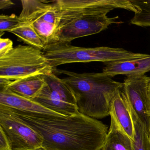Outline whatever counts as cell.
Here are the masks:
<instances>
[{
  "label": "cell",
  "instance_id": "6da1fadb",
  "mask_svg": "<svg viewBox=\"0 0 150 150\" xmlns=\"http://www.w3.org/2000/svg\"><path fill=\"white\" fill-rule=\"evenodd\" d=\"M0 112L10 114L42 137V147L50 150H101L108 126L79 112L71 116L33 113L0 105Z\"/></svg>",
  "mask_w": 150,
  "mask_h": 150
},
{
  "label": "cell",
  "instance_id": "7a4b0ae2",
  "mask_svg": "<svg viewBox=\"0 0 150 150\" xmlns=\"http://www.w3.org/2000/svg\"><path fill=\"white\" fill-rule=\"evenodd\" d=\"M53 73L65 75L63 79L74 93L79 112L95 119L110 115V100L123 87V82L102 72L79 73L54 68Z\"/></svg>",
  "mask_w": 150,
  "mask_h": 150
},
{
  "label": "cell",
  "instance_id": "3957f363",
  "mask_svg": "<svg viewBox=\"0 0 150 150\" xmlns=\"http://www.w3.org/2000/svg\"><path fill=\"white\" fill-rule=\"evenodd\" d=\"M43 51L53 68L61 65L76 63L100 62L106 65L143 58L150 55L132 52L122 48H85L67 43L55 44L46 47Z\"/></svg>",
  "mask_w": 150,
  "mask_h": 150
},
{
  "label": "cell",
  "instance_id": "277c9868",
  "mask_svg": "<svg viewBox=\"0 0 150 150\" xmlns=\"http://www.w3.org/2000/svg\"><path fill=\"white\" fill-rule=\"evenodd\" d=\"M53 68L43 51L19 45L0 57V78L13 81L53 73Z\"/></svg>",
  "mask_w": 150,
  "mask_h": 150
},
{
  "label": "cell",
  "instance_id": "5b68a950",
  "mask_svg": "<svg viewBox=\"0 0 150 150\" xmlns=\"http://www.w3.org/2000/svg\"><path fill=\"white\" fill-rule=\"evenodd\" d=\"M21 22L33 27L45 48L59 42L61 16L55 1L22 0Z\"/></svg>",
  "mask_w": 150,
  "mask_h": 150
},
{
  "label": "cell",
  "instance_id": "8992f818",
  "mask_svg": "<svg viewBox=\"0 0 150 150\" xmlns=\"http://www.w3.org/2000/svg\"><path fill=\"white\" fill-rule=\"evenodd\" d=\"M61 16L59 34L62 28L77 16L86 13L107 15L115 9L134 12L136 7L130 0H55Z\"/></svg>",
  "mask_w": 150,
  "mask_h": 150
},
{
  "label": "cell",
  "instance_id": "52a82bcc",
  "mask_svg": "<svg viewBox=\"0 0 150 150\" xmlns=\"http://www.w3.org/2000/svg\"><path fill=\"white\" fill-rule=\"evenodd\" d=\"M118 16L109 17L107 15L86 13L77 16L65 26L59 32L58 43H70L74 39L92 35L105 30L113 24H120Z\"/></svg>",
  "mask_w": 150,
  "mask_h": 150
},
{
  "label": "cell",
  "instance_id": "ba28073f",
  "mask_svg": "<svg viewBox=\"0 0 150 150\" xmlns=\"http://www.w3.org/2000/svg\"><path fill=\"white\" fill-rule=\"evenodd\" d=\"M150 77L145 74L126 77L122 89L132 112L146 127L150 128V98L148 93Z\"/></svg>",
  "mask_w": 150,
  "mask_h": 150
},
{
  "label": "cell",
  "instance_id": "9c48e42d",
  "mask_svg": "<svg viewBox=\"0 0 150 150\" xmlns=\"http://www.w3.org/2000/svg\"><path fill=\"white\" fill-rule=\"evenodd\" d=\"M0 127L13 150H36L42 146V137L35 130L10 114L0 112Z\"/></svg>",
  "mask_w": 150,
  "mask_h": 150
},
{
  "label": "cell",
  "instance_id": "30bf717a",
  "mask_svg": "<svg viewBox=\"0 0 150 150\" xmlns=\"http://www.w3.org/2000/svg\"><path fill=\"white\" fill-rule=\"evenodd\" d=\"M110 122L126 134L132 140L134 135L132 110L125 94L122 89L117 91L109 104Z\"/></svg>",
  "mask_w": 150,
  "mask_h": 150
},
{
  "label": "cell",
  "instance_id": "8fae6325",
  "mask_svg": "<svg viewBox=\"0 0 150 150\" xmlns=\"http://www.w3.org/2000/svg\"><path fill=\"white\" fill-rule=\"evenodd\" d=\"M0 105L27 112L66 116L50 110L32 100L20 96L7 88H0Z\"/></svg>",
  "mask_w": 150,
  "mask_h": 150
},
{
  "label": "cell",
  "instance_id": "7c38bea8",
  "mask_svg": "<svg viewBox=\"0 0 150 150\" xmlns=\"http://www.w3.org/2000/svg\"><path fill=\"white\" fill-rule=\"evenodd\" d=\"M149 71L150 55L143 58L108 64L102 70V72L112 78L119 75L126 77L143 75Z\"/></svg>",
  "mask_w": 150,
  "mask_h": 150
},
{
  "label": "cell",
  "instance_id": "4fadbf2b",
  "mask_svg": "<svg viewBox=\"0 0 150 150\" xmlns=\"http://www.w3.org/2000/svg\"><path fill=\"white\" fill-rule=\"evenodd\" d=\"M32 100L55 113L66 116L79 113L77 105L68 103L52 93L47 84Z\"/></svg>",
  "mask_w": 150,
  "mask_h": 150
},
{
  "label": "cell",
  "instance_id": "5bb4252c",
  "mask_svg": "<svg viewBox=\"0 0 150 150\" xmlns=\"http://www.w3.org/2000/svg\"><path fill=\"white\" fill-rule=\"evenodd\" d=\"M46 84L42 75H40L11 81L7 88L20 96L32 100Z\"/></svg>",
  "mask_w": 150,
  "mask_h": 150
},
{
  "label": "cell",
  "instance_id": "9a60e30c",
  "mask_svg": "<svg viewBox=\"0 0 150 150\" xmlns=\"http://www.w3.org/2000/svg\"><path fill=\"white\" fill-rule=\"evenodd\" d=\"M101 150H132V139L114 123L110 126Z\"/></svg>",
  "mask_w": 150,
  "mask_h": 150
},
{
  "label": "cell",
  "instance_id": "2e32d148",
  "mask_svg": "<svg viewBox=\"0 0 150 150\" xmlns=\"http://www.w3.org/2000/svg\"><path fill=\"white\" fill-rule=\"evenodd\" d=\"M42 76L53 93L63 100L77 105V100L74 93L63 79L59 78L53 73Z\"/></svg>",
  "mask_w": 150,
  "mask_h": 150
},
{
  "label": "cell",
  "instance_id": "e0dca14e",
  "mask_svg": "<svg viewBox=\"0 0 150 150\" xmlns=\"http://www.w3.org/2000/svg\"><path fill=\"white\" fill-rule=\"evenodd\" d=\"M9 32L15 35L24 43L30 46L42 51L45 50V46L41 38L33 27L28 23L21 22L17 28Z\"/></svg>",
  "mask_w": 150,
  "mask_h": 150
},
{
  "label": "cell",
  "instance_id": "ac0fdd59",
  "mask_svg": "<svg viewBox=\"0 0 150 150\" xmlns=\"http://www.w3.org/2000/svg\"><path fill=\"white\" fill-rule=\"evenodd\" d=\"M132 116L134 125V138L132 140V150H150L149 132L132 111Z\"/></svg>",
  "mask_w": 150,
  "mask_h": 150
},
{
  "label": "cell",
  "instance_id": "d6986e66",
  "mask_svg": "<svg viewBox=\"0 0 150 150\" xmlns=\"http://www.w3.org/2000/svg\"><path fill=\"white\" fill-rule=\"evenodd\" d=\"M131 1L139 8V12L134 13L133 18L130 21V23L138 27H150V0Z\"/></svg>",
  "mask_w": 150,
  "mask_h": 150
},
{
  "label": "cell",
  "instance_id": "ffe728a7",
  "mask_svg": "<svg viewBox=\"0 0 150 150\" xmlns=\"http://www.w3.org/2000/svg\"><path fill=\"white\" fill-rule=\"evenodd\" d=\"M21 22L19 16L13 14L11 15L1 14L0 15V35L2 36L5 31L9 32L17 28Z\"/></svg>",
  "mask_w": 150,
  "mask_h": 150
},
{
  "label": "cell",
  "instance_id": "44dd1931",
  "mask_svg": "<svg viewBox=\"0 0 150 150\" xmlns=\"http://www.w3.org/2000/svg\"><path fill=\"white\" fill-rule=\"evenodd\" d=\"M14 47L13 42L9 38H0V57L9 53Z\"/></svg>",
  "mask_w": 150,
  "mask_h": 150
},
{
  "label": "cell",
  "instance_id": "7402d4cb",
  "mask_svg": "<svg viewBox=\"0 0 150 150\" xmlns=\"http://www.w3.org/2000/svg\"><path fill=\"white\" fill-rule=\"evenodd\" d=\"M0 150H13L11 144L2 128L0 127Z\"/></svg>",
  "mask_w": 150,
  "mask_h": 150
},
{
  "label": "cell",
  "instance_id": "603a6c76",
  "mask_svg": "<svg viewBox=\"0 0 150 150\" xmlns=\"http://www.w3.org/2000/svg\"><path fill=\"white\" fill-rule=\"evenodd\" d=\"M15 5L11 0H0V9H6L10 8Z\"/></svg>",
  "mask_w": 150,
  "mask_h": 150
},
{
  "label": "cell",
  "instance_id": "cb8c5ba5",
  "mask_svg": "<svg viewBox=\"0 0 150 150\" xmlns=\"http://www.w3.org/2000/svg\"><path fill=\"white\" fill-rule=\"evenodd\" d=\"M36 150H49V149H47V148H45V147H40V148H38V149H37Z\"/></svg>",
  "mask_w": 150,
  "mask_h": 150
},
{
  "label": "cell",
  "instance_id": "d4e9b609",
  "mask_svg": "<svg viewBox=\"0 0 150 150\" xmlns=\"http://www.w3.org/2000/svg\"><path fill=\"white\" fill-rule=\"evenodd\" d=\"M148 93H149V95L150 98V81L149 82V88H148Z\"/></svg>",
  "mask_w": 150,
  "mask_h": 150
},
{
  "label": "cell",
  "instance_id": "484cf974",
  "mask_svg": "<svg viewBox=\"0 0 150 150\" xmlns=\"http://www.w3.org/2000/svg\"><path fill=\"white\" fill-rule=\"evenodd\" d=\"M149 135H150V131H149Z\"/></svg>",
  "mask_w": 150,
  "mask_h": 150
}]
</instances>
